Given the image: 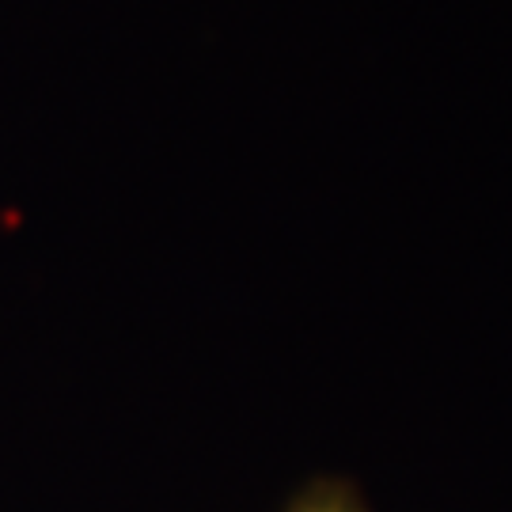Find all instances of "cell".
Instances as JSON below:
<instances>
[{
  "mask_svg": "<svg viewBox=\"0 0 512 512\" xmlns=\"http://www.w3.org/2000/svg\"><path fill=\"white\" fill-rule=\"evenodd\" d=\"M285 512H368L361 494L342 478H315L289 501Z\"/></svg>",
  "mask_w": 512,
  "mask_h": 512,
  "instance_id": "cell-1",
  "label": "cell"
}]
</instances>
